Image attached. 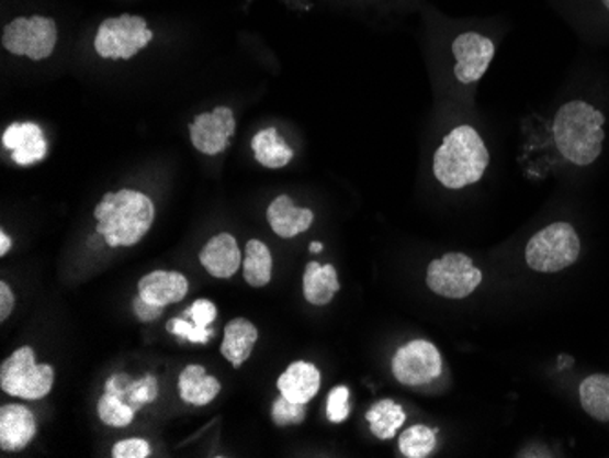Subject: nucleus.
I'll list each match as a JSON object with an SVG mask.
<instances>
[{"instance_id":"obj_20","label":"nucleus","mask_w":609,"mask_h":458,"mask_svg":"<svg viewBox=\"0 0 609 458\" xmlns=\"http://www.w3.org/2000/svg\"><path fill=\"white\" fill-rule=\"evenodd\" d=\"M340 291L338 272L332 265H319L311 261L303 275V297L313 305H327Z\"/></svg>"},{"instance_id":"obj_23","label":"nucleus","mask_w":609,"mask_h":458,"mask_svg":"<svg viewBox=\"0 0 609 458\" xmlns=\"http://www.w3.org/2000/svg\"><path fill=\"white\" fill-rule=\"evenodd\" d=\"M583 410L591 418L609 422V375H591L584 378L578 388Z\"/></svg>"},{"instance_id":"obj_22","label":"nucleus","mask_w":609,"mask_h":458,"mask_svg":"<svg viewBox=\"0 0 609 458\" xmlns=\"http://www.w3.org/2000/svg\"><path fill=\"white\" fill-rule=\"evenodd\" d=\"M365 418L371 424L374 437L388 440L394 438L399 427L404 426L407 415L402 405L396 404L394 400L385 399L372 405L371 410L366 411Z\"/></svg>"},{"instance_id":"obj_29","label":"nucleus","mask_w":609,"mask_h":458,"mask_svg":"<svg viewBox=\"0 0 609 458\" xmlns=\"http://www.w3.org/2000/svg\"><path fill=\"white\" fill-rule=\"evenodd\" d=\"M349 396H351V393H349L347 386H338V388L330 391L329 399H327V418L332 424H341L351 415Z\"/></svg>"},{"instance_id":"obj_18","label":"nucleus","mask_w":609,"mask_h":458,"mask_svg":"<svg viewBox=\"0 0 609 458\" xmlns=\"http://www.w3.org/2000/svg\"><path fill=\"white\" fill-rule=\"evenodd\" d=\"M222 391V383L206 375L203 366H187L179 375V393L187 404L206 405Z\"/></svg>"},{"instance_id":"obj_9","label":"nucleus","mask_w":609,"mask_h":458,"mask_svg":"<svg viewBox=\"0 0 609 458\" xmlns=\"http://www.w3.org/2000/svg\"><path fill=\"white\" fill-rule=\"evenodd\" d=\"M393 375L409 388L426 386L442 375V355L431 342H409L394 355Z\"/></svg>"},{"instance_id":"obj_28","label":"nucleus","mask_w":609,"mask_h":458,"mask_svg":"<svg viewBox=\"0 0 609 458\" xmlns=\"http://www.w3.org/2000/svg\"><path fill=\"white\" fill-rule=\"evenodd\" d=\"M167 331L170 335L183 336L192 344H206L211 340L212 331L208 327H200L192 320L173 319L167 324Z\"/></svg>"},{"instance_id":"obj_1","label":"nucleus","mask_w":609,"mask_h":458,"mask_svg":"<svg viewBox=\"0 0 609 458\" xmlns=\"http://www.w3.org/2000/svg\"><path fill=\"white\" fill-rule=\"evenodd\" d=\"M606 118L586 101L562 104L553 119V137L566 161L588 167L599 159L605 146Z\"/></svg>"},{"instance_id":"obj_17","label":"nucleus","mask_w":609,"mask_h":458,"mask_svg":"<svg viewBox=\"0 0 609 458\" xmlns=\"http://www.w3.org/2000/svg\"><path fill=\"white\" fill-rule=\"evenodd\" d=\"M270 227L280 237H296L307 232L314 222L311 209H297L289 196H278L267 211Z\"/></svg>"},{"instance_id":"obj_33","label":"nucleus","mask_w":609,"mask_h":458,"mask_svg":"<svg viewBox=\"0 0 609 458\" xmlns=\"http://www.w3.org/2000/svg\"><path fill=\"white\" fill-rule=\"evenodd\" d=\"M98 411H99V418H101V421H103L104 424H106V426H112V427L128 426V424H126V422H124L123 418H121V416L117 415V413H115L114 410H112V405H110L109 402H106V400L103 399V396H101V400H99Z\"/></svg>"},{"instance_id":"obj_6","label":"nucleus","mask_w":609,"mask_h":458,"mask_svg":"<svg viewBox=\"0 0 609 458\" xmlns=\"http://www.w3.org/2000/svg\"><path fill=\"white\" fill-rule=\"evenodd\" d=\"M481 283V269L462 253H448L431 261L427 269V287L438 297L449 300L470 297Z\"/></svg>"},{"instance_id":"obj_31","label":"nucleus","mask_w":609,"mask_h":458,"mask_svg":"<svg viewBox=\"0 0 609 458\" xmlns=\"http://www.w3.org/2000/svg\"><path fill=\"white\" fill-rule=\"evenodd\" d=\"M114 458H146L150 457V446L143 438H128L115 444L112 449Z\"/></svg>"},{"instance_id":"obj_10","label":"nucleus","mask_w":609,"mask_h":458,"mask_svg":"<svg viewBox=\"0 0 609 458\" xmlns=\"http://www.w3.org/2000/svg\"><path fill=\"white\" fill-rule=\"evenodd\" d=\"M454 55V76L462 85H473L486 76L490 60L495 57V43L476 32L460 33L451 44Z\"/></svg>"},{"instance_id":"obj_14","label":"nucleus","mask_w":609,"mask_h":458,"mask_svg":"<svg viewBox=\"0 0 609 458\" xmlns=\"http://www.w3.org/2000/svg\"><path fill=\"white\" fill-rule=\"evenodd\" d=\"M189 292V280L181 272L154 270L139 280V297L150 305L167 308L183 302Z\"/></svg>"},{"instance_id":"obj_34","label":"nucleus","mask_w":609,"mask_h":458,"mask_svg":"<svg viewBox=\"0 0 609 458\" xmlns=\"http://www.w3.org/2000/svg\"><path fill=\"white\" fill-rule=\"evenodd\" d=\"M15 308V297L5 281L0 283V322H5Z\"/></svg>"},{"instance_id":"obj_26","label":"nucleus","mask_w":609,"mask_h":458,"mask_svg":"<svg viewBox=\"0 0 609 458\" xmlns=\"http://www.w3.org/2000/svg\"><path fill=\"white\" fill-rule=\"evenodd\" d=\"M159 394V383H157V378L151 377V375H146L145 378L140 380H132L128 388H126V396H124V402L132 405L135 411L143 407V405L150 404L157 399Z\"/></svg>"},{"instance_id":"obj_13","label":"nucleus","mask_w":609,"mask_h":458,"mask_svg":"<svg viewBox=\"0 0 609 458\" xmlns=\"http://www.w3.org/2000/svg\"><path fill=\"white\" fill-rule=\"evenodd\" d=\"M37 424L32 411L24 405H2L0 410V448L4 451H21L32 443Z\"/></svg>"},{"instance_id":"obj_4","label":"nucleus","mask_w":609,"mask_h":458,"mask_svg":"<svg viewBox=\"0 0 609 458\" xmlns=\"http://www.w3.org/2000/svg\"><path fill=\"white\" fill-rule=\"evenodd\" d=\"M580 256V239L575 228L566 222L551 223L537 232L526 247L529 269L537 272H561L572 267Z\"/></svg>"},{"instance_id":"obj_16","label":"nucleus","mask_w":609,"mask_h":458,"mask_svg":"<svg viewBox=\"0 0 609 458\" xmlns=\"http://www.w3.org/2000/svg\"><path fill=\"white\" fill-rule=\"evenodd\" d=\"M319 383H322L319 369L308 361H294L278 378L281 396L296 404H308L318 394Z\"/></svg>"},{"instance_id":"obj_36","label":"nucleus","mask_w":609,"mask_h":458,"mask_svg":"<svg viewBox=\"0 0 609 458\" xmlns=\"http://www.w3.org/2000/svg\"><path fill=\"white\" fill-rule=\"evenodd\" d=\"M308 248H311V253L318 254V253H322V250H324V245H322V243H318V242H313L311 243V247Z\"/></svg>"},{"instance_id":"obj_12","label":"nucleus","mask_w":609,"mask_h":458,"mask_svg":"<svg viewBox=\"0 0 609 458\" xmlns=\"http://www.w3.org/2000/svg\"><path fill=\"white\" fill-rule=\"evenodd\" d=\"M2 143L11 152L16 165L30 167L46 156L48 145L44 139L43 130L35 123H13L5 129Z\"/></svg>"},{"instance_id":"obj_7","label":"nucleus","mask_w":609,"mask_h":458,"mask_svg":"<svg viewBox=\"0 0 609 458\" xmlns=\"http://www.w3.org/2000/svg\"><path fill=\"white\" fill-rule=\"evenodd\" d=\"M154 38L143 16H112L99 26L95 52L104 59H132L139 49L146 48Z\"/></svg>"},{"instance_id":"obj_35","label":"nucleus","mask_w":609,"mask_h":458,"mask_svg":"<svg viewBox=\"0 0 609 458\" xmlns=\"http://www.w3.org/2000/svg\"><path fill=\"white\" fill-rule=\"evenodd\" d=\"M11 237L4 231L0 232V256H5L10 253Z\"/></svg>"},{"instance_id":"obj_30","label":"nucleus","mask_w":609,"mask_h":458,"mask_svg":"<svg viewBox=\"0 0 609 458\" xmlns=\"http://www.w3.org/2000/svg\"><path fill=\"white\" fill-rule=\"evenodd\" d=\"M184 319L192 320L200 327H208L217 319V308L211 300H195L192 308L184 311Z\"/></svg>"},{"instance_id":"obj_5","label":"nucleus","mask_w":609,"mask_h":458,"mask_svg":"<svg viewBox=\"0 0 609 458\" xmlns=\"http://www.w3.org/2000/svg\"><path fill=\"white\" fill-rule=\"evenodd\" d=\"M54 377L52 366L35 364V350L27 345L16 349L0 366V388L19 399H44L52 391Z\"/></svg>"},{"instance_id":"obj_2","label":"nucleus","mask_w":609,"mask_h":458,"mask_svg":"<svg viewBox=\"0 0 609 458\" xmlns=\"http://www.w3.org/2000/svg\"><path fill=\"white\" fill-rule=\"evenodd\" d=\"M489 165V150L470 124L451 130L435 156L432 174L446 189L460 190L481 181Z\"/></svg>"},{"instance_id":"obj_8","label":"nucleus","mask_w":609,"mask_h":458,"mask_svg":"<svg viewBox=\"0 0 609 458\" xmlns=\"http://www.w3.org/2000/svg\"><path fill=\"white\" fill-rule=\"evenodd\" d=\"M57 44V24L48 16L32 19L19 16L4 27L2 46L10 54L26 55L32 60H43L54 54Z\"/></svg>"},{"instance_id":"obj_21","label":"nucleus","mask_w":609,"mask_h":458,"mask_svg":"<svg viewBox=\"0 0 609 458\" xmlns=\"http://www.w3.org/2000/svg\"><path fill=\"white\" fill-rule=\"evenodd\" d=\"M252 150L256 161L267 168L286 167L294 157V150L281 139L275 129L261 130L253 135Z\"/></svg>"},{"instance_id":"obj_37","label":"nucleus","mask_w":609,"mask_h":458,"mask_svg":"<svg viewBox=\"0 0 609 458\" xmlns=\"http://www.w3.org/2000/svg\"><path fill=\"white\" fill-rule=\"evenodd\" d=\"M600 2H602V4H605L606 10L609 11V0H600Z\"/></svg>"},{"instance_id":"obj_24","label":"nucleus","mask_w":609,"mask_h":458,"mask_svg":"<svg viewBox=\"0 0 609 458\" xmlns=\"http://www.w3.org/2000/svg\"><path fill=\"white\" fill-rule=\"evenodd\" d=\"M245 253H247L244 261L245 281L256 289L269 286L272 278V254L269 247L259 239H250L245 247Z\"/></svg>"},{"instance_id":"obj_25","label":"nucleus","mask_w":609,"mask_h":458,"mask_svg":"<svg viewBox=\"0 0 609 458\" xmlns=\"http://www.w3.org/2000/svg\"><path fill=\"white\" fill-rule=\"evenodd\" d=\"M437 449V432L424 424H416L402 433L399 451L407 458H426Z\"/></svg>"},{"instance_id":"obj_32","label":"nucleus","mask_w":609,"mask_h":458,"mask_svg":"<svg viewBox=\"0 0 609 458\" xmlns=\"http://www.w3.org/2000/svg\"><path fill=\"white\" fill-rule=\"evenodd\" d=\"M162 311L165 308H157V305H150V303H146L143 298L137 297L134 300V313L140 322H154V320L159 319L161 316Z\"/></svg>"},{"instance_id":"obj_27","label":"nucleus","mask_w":609,"mask_h":458,"mask_svg":"<svg viewBox=\"0 0 609 458\" xmlns=\"http://www.w3.org/2000/svg\"><path fill=\"white\" fill-rule=\"evenodd\" d=\"M305 416H307V404H296L285 396H280L272 405V421L275 426H297L305 421Z\"/></svg>"},{"instance_id":"obj_11","label":"nucleus","mask_w":609,"mask_h":458,"mask_svg":"<svg viewBox=\"0 0 609 458\" xmlns=\"http://www.w3.org/2000/svg\"><path fill=\"white\" fill-rule=\"evenodd\" d=\"M236 132V119L228 107H217L211 114H201L190 124L192 145L205 154L217 156L227 148L228 139Z\"/></svg>"},{"instance_id":"obj_19","label":"nucleus","mask_w":609,"mask_h":458,"mask_svg":"<svg viewBox=\"0 0 609 458\" xmlns=\"http://www.w3.org/2000/svg\"><path fill=\"white\" fill-rule=\"evenodd\" d=\"M259 333L248 320L236 319L225 327V338L222 344V355L236 369L244 366L252 355L253 345L258 342Z\"/></svg>"},{"instance_id":"obj_3","label":"nucleus","mask_w":609,"mask_h":458,"mask_svg":"<svg viewBox=\"0 0 609 458\" xmlns=\"http://www.w3.org/2000/svg\"><path fill=\"white\" fill-rule=\"evenodd\" d=\"M93 214L109 247H132L150 231L156 209L148 196L126 189L104 196Z\"/></svg>"},{"instance_id":"obj_15","label":"nucleus","mask_w":609,"mask_h":458,"mask_svg":"<svg viewBox=\"0 0 609 458\" xmlns=\"http://www.w3.org/2000/svg\"><path fill=\"white\" fill-rule=\"evenodd\" d=\"M200 261L208 270V275L222 278V280L223 278H233L239 267L244 265L238 242L233 234H227V232L208 239L201 250Z\"/></svg>"}]
</instances>
